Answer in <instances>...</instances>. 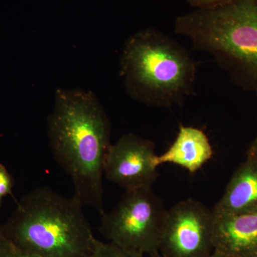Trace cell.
Returning a JSON list of instances; mask_svg holds the SVG:
<instances>
[{
	"instance_id": "cell-14",
	"label": "cell",
	"mask_w": 257,
	"mask_h": 257,
	"mask_svg": "<svg viewBox=\"0 0 257 257\" xmlns=\"http://www.w3.org/2000/svg\"><path fill=\"white\" fill-rule=\"evenodd\" d=\"M186 1L194 9H204V8H209L224 4L232 0H186Z\"/></svg>"
},
{
	"instance_id": "cell-10",
	"label": "cell",
	"mask_w": 257,
	"mask_h": 257,
	"mask_svg": "<svg viewBox=\"0 0 257 257\" xmlns=\"http://www.w3.org/2000/svg\"><path fill=\"white\" fill-rule=\"evenodd\" d=\"M212 210L216 215L257 212V162L246 158L236 169Z\"/></svg>"
},
{
	"instance_id": "cell-18",
	"label": "cell",
	"mask_w": 257,
	"mask_h": 257,
	"mask_svg": "<svg viewBox=\"0 0 257 257\" xmlns=\"http://www.w3.org/2000/svg\"><path fill=\"white\" fill-rule=\"evenodd\" d=\"M148 256V257H164L163 256H162V255H161L160 253H159V251H158V252L152 253V254H151V255H149V256Z\"/></svg>"
},
{
	"instance_id": "cell-2",
	"label": "cell",
	"mask_w": 257,
	"mask_h": 257,
	"mask_svg": "<svg viewBox=\"0 0 257 257\" xmlns=\"http://www.w3.org/2000/svg\"><path fill=\"white\" fill-rule=\"evenodd\" d=\"M125 92L150 107L182 106L194 94L197 64L167 34L146 28L128 37L119 60Z\"/></svg>"
},
{
	"instance_id": "cell-3",
	"label": "cell",
	"mask_w": 257,
	"mask_h": 257,
	"mask_svg": "<svg viewBox=\"0 0 257 257\" xmlns=\"http://www.w3.org/2000/svg\"><path fill=\"white\" fill-rule=\"evenodd\" d=\"M83 207L74 195L38 187L20 199L0 230L15 247L40 257H92L96 239Z\"/></svg>"
},
{
	"instance_id": "cell-20",
	"label": "cell",
	"mask_w": 257,
	"mask_h": 257,
	"mask_svg": "<svg viewBox=\"0 0 257 257\" xmlns=\"http://www.w3.org/2000/svg\"><path fill=\"white\" fill-rule=\"evenodd\" d=\"M254 257H257V256H254Z\"/></svg>"
},
{
	"instance_id": "cell-17",
	"label": "cell",
	"mask_w": 257,
	"mask_h": 257,
	"mask_svg": "<svg viewBox=\"0 0 257 257\" xmlns=\"http://www.w3.org/2000/svg\"><path fill=\"white\" fill-rule=\"evenodd\" d=\"M209 257H229L226 256V255L223 254V253H221L219 252H217V251H214V252L211 253V256Z\"/></svg>"
},
{
	"instance_id": "cell-4",
	"label": "cell",
	"mask_w": 257,
	"mask_h": 257,
	"mask_svg": "<svg viewBox=\"0 0 257 257\" xmlns=\"http://www.w3.org/2000/svg\"><path fill=\"white\" fill-rule=\"evenodd\" d=\"M175 32L211 56L233 84L257 92V0H232L176 19Z\"/></svg>"
},
{
	"instance_id": "cell-15",
	"label": "cell",
	"mask_w": 257,
	"mask_h": 257,
	"mask_svg": "<svg viewBox=\"0 0 257 257\" xmlns=\"http://www.w3.org/2000/svg\"><path fill=\"white\" fill-rule=\"evenodd\" d=\"M246 158L251 159L257 162V141L253 140L246 152Z\"/></svg>"
},
{
	"instance_id": "cell-1",
	"label": "cell",
	"mask_w": 257,
	"mask_h": 257,
	"mask_svg": "<svg viewBox=\"0 0 257 257\" xmlns=\"http://www.w3.org/2000/svg\"><path fill=\"white\" fill-rule=\"evenodd\" d=\"M47 135L56 162L72 180L74 197L102 214L111 124L95 94L82 89H57L47 118Z\"/></svg>"
},
{
	"instance_id": "cell-19",
	"label": "cell",
	"mask_w": 257,
	"mask_h": 257,
	"mask_svg": "<svg viewBox=\"0 0 257 257\" xmlns=\"http://www.w3.org/2000/svg\"><path fill=\"white\" fill-rule=\"evenodd\" d=\"M255 93H256V96H257V92H255ZM255 140V141H257V136H256V138H255V140Z\"/></svg>"
},
{
	"instance_id": "cell-9",
	"label": "cell",
	"mask_w": 257,
	"mask_h": 257,
	"mask_svg": "<svg viewBox=\"0 0 257 257\" xmlns=\"http://www.w3.org/2000/svg\"><path fill=\"white\" fill-rule=\"evenodd\" d=\"M214 152L209 138L200 128L181 125L173 143L160 156L155 157L157 167L174 164L194 174L212 158Z\"/></svg>"
},
{
	"instance_id": "cell-6",
	"label": "cell",
	"mask_w": 257,
	"mask_h": 257,
	"mask_svg": "<svg viewBox=\"0 0 257 257\" xmlns=\"http://www.w3.org/2000/svg\"><path fill=\"white\" fill-rule=\"evenodd\" d=\"M214 214L194 199L167 211L158 251L164 257H209L214 252Z\"/></svg>"
},
{
	"instance_id": "cell-8",
	"label": "cell",
	"mask_w": 257,
	"mask_h": 257,
	"mask_svg": "<svg viewBox=\"0 0 257 257\" xmlns=\"http://www.w3.org/2000/svg\"><path fill=\"white\" fill-rule=\"evenodd\" d=\"M213 243L214 251L229 257L257 256V212L214 214Z\"/></svg>"
},
{
	"instance_id": "cell-7",
	"label": "cell",
	"mask_w": 257,
	"mask_h": 257,
	"mask_svg": "<svg viewBox=\"0 0 257 257\" xmlns=\"http://www.w3.org/2000/svg\"><path fill=\"white\" fill-rule=\"evenodd\" d=\"M156 156L153 142L136 134H126L111 145L104 176L125 191L152 187L158 177Z\"/></svg>"
},
{
	"instance_id": "cell-16",
	"label": "cell",
	"mask_w": 257,
	"mask_h": 257,
	"mask_svg": "<svg viewBox=\"0 0 257 257\" xmlns=\"http://www.w3.org/2000/svg\"><path fill=\"white\" fill-rule=\"evenodd\" d=\"M16 257H40L37 255L33 254V253L25 252V251H21L17 248Z\"/></svg>"
},
{
	"instance_id": "cell-5",
	"label": "cell",
	"mask_w": 257,
	"mask_h": 257,
	"mask_svg": "<svg viewBox=\"0 0 257 257\" xmlns=\"http://www.w3.org/2000/svg\"><path fill=\"white\" fill-rule=\"evenodd\" d=\"M167 211L152 187L127 190L112 210L101 214L99 230L109 242L149 256L158 252Z\"/></svg>"
},
{
	"instance_id": "cell-13",
	"label": "cell",
	"mask_w": 257,
	"mask_h": 257,
	"mask_svg": "<svg viewBox=\"0 0 257 257\" xmlns=\"http://www.w3.org/2000/svg\"><path fill=\"white\" fill-rule=\"evenodd\" d=\"M17 248L0 230V257H16Z\"/></svg>"
},
{
	"instance_id": "cell-11",
	"label": "cell",
	"mask_w": 257,
	"mask_h": 257,
	"mask_svg": "<svg viewBox=\"0 0 257 257\" xmlns=\"http://www.w3.org/2000/svg\"><path fill=\"white\" fill-rule=\"evenodd\" d=\"M92 257H145V255L127 251L114 243L96 239Z\"/></svg>"
},
{
	"instance_id": "cell-12",
	"label": "cell",
	"mask_w": 257,
	"mask_h": 257,
	"mask_svg": "<svg viewBox=\"0 0 257 257\" xmlns=\"http://www.w3.org/2000/svg\"><path fill=\"white\" fill-rule=\"evenodd\" d=\"M13 177L3 164L0 163V207L5 197L13 194Z\"/></svg>"
}]
</instances>
